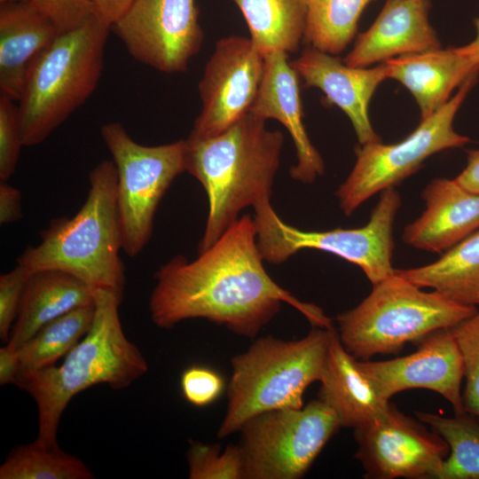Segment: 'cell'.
I'll return each instance as SVG.
<instances>
[{"label": "cell", "instance_id": "7c38bea8", "mask_svg": "<svg viewBox=\"0 0 479 479\" xmlns=\"http://www.w3.org/2000/svg\"><path fill=\"white\" fill-rule=\"evenodd\" d=\"M111 29L135 59L167 74L187 70L204 41L194 0H134Z\"/></svg>", "mask_w": 479, "mask_h": 479}, {"label": "cell", "instance_id": "3957f363", "mask_svg": "<svg viewBox=\"0 0 479 479\" xmlns=\"http://www.w3.org/2000/svg\"><path fill=\"white\" fill-rule=\"evenodd\" d=\"M122 301L110 290L94 289L92 325L61 365L19 376L15 385L36 403V442L49 446L58 444L61 416L80 392L98 384H106L114 390L123 389L148 371L145 357L122 330L119 316Z\"/></svg>", "mask_w": 479, "mask_h": 479}, {"label": "cell", "instance_id": "ac0fdd59", "mask_svg": "<svg viewBox=\"0 0 479 479\" xmlns=\"http://www.w3.org/2000/svg\"><path fill=\"white\" fill-rule=\"evenodd\" d=\"M428 0H386L380 14L343 59L353 67H368L391 59L442 48L428 20Z\"/></svg>", "mask_w": 479, "mask_h": 479}, {"label": "cell", "instance_id": "74e56055", "mask_svg": "<svg viewBox=\"0 0 479 479\" xmlns=\"http://www.w3.org/2000/svg\"><path fill=\"white\" fill-rule=\"evenodd\" d=\"M20 373L17 349L7 344L0 349V385L15 384Z\"/></svg>", "mask_w": 479, "mask_h": 479}, {"label": "cell", "instance_id": "9c48e42d", "mask_svg": "<svg viewBox=\"0 0 479 479\" xmlns=\"http://www.w3.org/2000/svg\"><path fill=\"white\" fill-rule=\"evenodd\" d=\"M100 135L116 170L122 250L135 257L152 237L162 197L175 178L186 171L187 142L180 139L161 145H143L118 122L103 124Z\"/></svg>", "mask_w": 479, "mask_h": 479}, {"label": "cell", "instance_id": "ffe728a7", "mask_svg": "<svg viewBox=\"0 0 479 479\" xmlns=\"http://www.w3.org/2000/svg\"><path fill=\"white\" fill-rule=\"evenodd\" d=\"M385 64L388 78L399 82L414 98L421 120L442 107L455 88L479 73V60L464 45L404 55Z\"/></svg>", "mask_w": 479, "mask_h": 479}, {"label": "cell", "instance_id": "83f0119b", "mask_svg": "<svg viewBox=\"0 0 479 479\" xmlns=\"http://www.w3.org/2000/svg\"><path fill=\"white\" fill-rule=\"evenodd\" d=\"M374 0H309L303 40L324 52L341 53L352 41L365 8Z\"/></svg>", "mask_w": 479, "mask_h": 479}, {"label": "cell", "instance_id": "ab89813d", "mask_svg": "<svg viewBox=\"0 0 479 479\" xmlns=\"http://www.w3.org/2000/svg\"><path fill=\"white\" fill-rule=\"evenodd\" d=\"M474 24L476 30L475 37L464 46L468 52L479 60V18L474 20Z\"/></svg>", "mask_w": 479, "mask_h": 479}, {"label": "cell", "instance_id": "4316f807", "mask_svg": "<svg viewBox=\"0 0 479 479\" xmlns=\"http://www.w3.org/2000/svg\"><path fill=\"white\" fill-rule=\"evenodd\" d=\"M415 415L450 448L436 479H479V420L467 412L452 417L427 412Z\"/></svg>", "mask_w": 479, "mask_h": 479}, {"label": "cell", "instance_id": "484cf974", "mask_svg": "<svg viewBox=\"0 0 479 479\" xmlns=\"http://www.w3.org/2000/svg\"><path fill=\"white\" fill-rule=\"evenodd\" d=\"M94 315L93 302L75 308L44 325L17 349L19 376L55 365L88 333Z\"/></svg>", "mask_w": 479, "mask_h": 479}, {"label": "cell", "instance_id": "e0dca14e", "mask_svg": "<svg viewBox=\"0 0 479 479\" xmlns=\"http://www.w3.org/2000/svg\"><path fill=\"white\" fill-rule=\"evenodd\" d=\"M249 113L265 121L277 120L289 132L296 156V163L290 169L293 179L311 184L323 175L324 161L303 123L299 75L287 53L274 51L264 56L263 76Z\"/></svg>", "mask_w": 479, "mask_h": 479}, {"label": "cell", "instance_id": "1f68e13d", "mask_svg": "<svg viewBox=\"0 0 479 479\" xmlns=\"http://www.w3.org/2000/svg\"><path fill=\"white\" fill-rule=\"evenodd\" d=\"M11 98L0 93V179L7 181L15 172L24 146L18 106Z\"/></svg>", "mask_w": 479, "mask_h": 479}, {"label": "cell", "instance_id": "4dcf8cb0", "mask_svg": "<svg viewBox=\"0 0 479 479\" xmlns=\"http://www.w3.org/2000/svg\"><path fill=\"white\" fill-rule=\"evenodd\" d=\"M451 329L464 362V411L479 420V310Z\"/></svg>", "mask_w": 479, "mask_h": 479}, {"label": "cell", "instance_id": "5b68a950", "mask_svg": "<svg viewBox=\"0 0 479 479\" xmlns=\"http://www.w3.org/2000/svg\"><path fill=\"white\" fill-rule=\"evenodd\" d=\"M110 29L94 14L34 60L17 106L24 146L43 143L96 90Z\"/></svg>", "mask_w": 479, "mask_h": 479}, {"label": "cell", "instance_id": "8d00e7d4", "mask_svg": "<svg viewBox=\"0 0 479 479\" xmlns=\"http://www.w3.org/2000/svg\"><path fill=\"white\" fill-rule=\"evenodd\" d=\"M134 0H92L94 14L112 27L130 8Z\"/></svg>", "mask_w": 479, "mask_h": 479}, {"label": "cell", "instance_id": "30bf717a", "mask_svg": "<svg viewBox=\"0 0 479 479\" xmlns=\"http://www.w3.org/2000/svg\"><path fill=\"white\" fill-rule=\"evenodd\" d=\"M479 73L469 76L458 91L442 107L428 118L404 139L384 145L381 142L360 145L357 160L335 195L346 216H350L365 200L387 188L395 187L414 174L429 156L467 144L469 137L453 128V121Z\"/></svg>", "mask_w": 479, "mask_h": 479}, {"label": "cell", "instance_id": "9a60e30c", "mask_svg": "<svg viewBox=\"0 0 479 479\" xmlns=\"http://www.w3.org/2000/svg\"><path fill=\"white\" fill-rule=\"evenodd\" d=\"M418 345V349L407 356L385 361L362 360L360 367L388 401L401 391L425 389L440 394L454 413L465 412L461 391L464 362L452 329L436 330Z\"/></svg>", "mask_w": 479, "mask_h": 479}, {"label": "cell", "instance_id": "277c9868", "mask_svg": "<svg viewBox=\"0 0 479 479\" xmlns=\"http://www.w3.org/2000/svg\"><path fill=\"white\" fill-rule=\"evenodd\" d=\"M86 200L72 217L53 219L41 241L17 260L31 272L54 270L79 279L92 289L110 290L123 298L124 265L117 207V176L113 161H102L89 174Z\"/></svg>", "mask_w": 479, "mask_h": 479}, {"label": "cell", "instance_id": "d6a6232c", "mask_svg": "<svg viewBox=\"0 0 479 479\" xmlns=\"http://www.w3.org/2000/svg\"><path fill=\"white\" fill-rule=\"evenodd\" d=\"M31 271L21 264L0 276V338L7 343Z\"/></svg>", "mask_w": 479, "mask_h": 479}, {"label": "cell", "instance_id": "5bb4252c", "mask_svg": "<svg viewBox=\"0 0 479 479\" xmlns=\"http://www.w3.org/2000/svg\"><path fill=\"white\" fill-rule=\"evenodd\" d=\"M264 72V56L250 38L219 39L199 82L201 108L189 138L215 137L247 114Z\"/></svg>", "mask_w": 479, "mask_h": 479}, {"label": "cell", "instance_id": "b9f144b4", "mask_svg": "<svg viewBox=\"0 0 479 479\" xmlns=\"http://www.w3.org/2000/svg\"><path fill=\"white\" fill-rule=\"evenodd\" d=\"M478 305H479V302H478Z\"/></svg>", "mask_w": 479, "mask_h": 479}, {"label": "cell", "instance_id": "d590c367", "mask_svg": "<svg viewBox=\"0 0 479 479\" xmlns=\"http://www.w3.org/2000/svg\"><path fill=\"white\" fill-rule=\"evenodd\" d=\"M22 217L21 194L20 191L7 184L0 183V224L16 222Z\"/></svg>", "mask_w": 479, "mask_h": 479}, {"label": "cell", "instance_id": "52a82bcc", "mask_svg": "<svg viewBox=\"0 0 479 479\" xmlns=\"http://www.w3.org/2000/svg\"><path fill=\"white\" fill-rule=\"evenodd\" d=\"M478 309L453 302L436 291L425 292L394 273L373 285L355 308L337 315L338 334L345 349L357 359L397 355L408 342L451 328Z\"/></svg>", "mask_w": 479, "mask_h": 479}, {"label": "cell", "instance_id": "7402d4cb", "mask_svg": "<svg viewBox=\"0 0 479 479\" xmlns=\"http://www.w3.org/2000/svg\"><path fill=\"white\" fill-rule=\"evenodd\" d=\"M58 34L54 24L28 1L1 4V94L20 99L32 63Z\"/></svg>", "mask_w": 479, "mask_h": 479}, {"label": "cell", "instance_id": "8fae6325", "mask_svg": "<svg viewBox=\"0 0 479 479\" xmlns=\"http://www.w3.org/2000/svg\"><path fill=\"white\" fill-rule=\"evenodd\" d=\"M340 428L335 412L318 398L251 417L239 430L246 479L302 478Z\"/></svg>", "mask_w": 479, "mask_h": 479}, {"label": "cell", "instance_id": "d4e9b609", "mask_svg": "<svg viewBox=\"0 0 479 479\" xmlns=\"http://www.w3.org/2000/svg\"><path fill=\"white\" fill-rule=\"evenodd\" d=\"M247 24L250 39L266 56L296 51L304 38L309 0H232Z\"/></svg>", "mask_w": 479, "mask_h": 479}, {"label": "cell", "instance_id": "cb8c5ba5", "mask_svg": "<svg viewBox=\"0 0 479 479\" xmlns=\"http://www.w3.org/2000/svg\"><path fill=\"white\" fill-rule=\"evenodd\" d=\"M417 287H429L460 304L479 302V229L424 266L395 269Z\"/></svg>", "mask_w": 479, "mask_h": 479}, {"label": "cell", "instance_id": "f546056e", "mask_svg": "<svg viewBox=\"0 0 479 479\" xmlns=\"http://www.w3.org/2000/svg\"><path fill=\"white\" fill-rule=\"evenodd\" d=\"M186 459L190 479H246L240 445H229L222 452L219 444L190 442Z\"/></svg>", "mask_w": 479, "mask_h": 479}, {"label": "cell", "instance_id": "4fadbf2b", "mask_svg": "<svg viewBox=\"0 0 479 479\" xmlns=\"http://www.w3.org/2000/svg\"><path fill=\"white\" fill-rule=\"evenodd\" d=\"M354 437L355 459L366 478L436 479L450 452L438 434L391 403L379 418L354 429Z\"/></svg>", "mask_w": 479, "mask_h": 479}, {"label": "cell", "instance_id": "8992f818", "mask_svg": "<svg viewBox=\"0 0 479 479\" xmlns=\"http://www.w3.org/2000/svg\"><path fill=\"white\" fill-rule=\"evenodd\" d=\"M329 330L313 326L298 340L262 337L245 352L234 356L231 360L227 409L218 437L239 431L256 414L302 407L306 389L321 379Z\"/></svg>", "mask_w": 479, "mask_h": 479}, {"label": "cell", "instance_id": "e575fe53", "mask_svg": "<svg viewBox=\"0 0 479 479\" xmlns=\"http://www.w3.org/2000/svg\"><path fill=\"white\" fill-rule=\"evenodd\" d=\"M28 2L54 24L59 33L72 30L94 15L92 0H29Z\"/></svg>", "mask_w": 479, "mask_h": 479}, {"label": "cell", "instance_id": "2e32d148", "mask_svg": "<svg viewBox=\"0 0 479 479\" xmlns=\"http://www.w3.org/2000/svg\"><path fill=\"white\" fill-rule=\"evenodd\" d=\"M290 63L306 87L319 89L331 104L345 113L360 145L381 141L372 126L369 104L378 86L388 78L385 62L373 67H353L309 46Z\"/></svg>", "mask_w": 479, "mask_h": 479}, {"label": "cell", "instance_id": "7a4b0ae2", "mask_svg": "<svg viewBox=\"0 0 479 479\" xmlns=\"http://www.w3.org/2000/svg\"><path fill=\"white\" fill-rule=\"evenodd\" d=\"M248 113L208 138H187L186 171L204 188L208 212L199 253L210 247L247 207L271 199L284 135Z\"/></svg>", "mask_w": 479, "mask_h": 479}, {"label": "cell", "instance_id": "44dd1931", "mask_svg": "<svg viewBox=\"0 0 479 479\" xmlns=\"http://www.w3.org/2000/svg\"><path fill=\"white\" fill-rule=\"evenodd\" d=\"M319 381L318 399L333 409L342 427L356 429L365 426L379 418L389 404L362 370L359 360L345 349L334 327L329 330Z\"/></svg>", "mask_w": 479, "mask_h": 479}, {"label": "cell", "instance_id": "d6986e66", "mask_svg": "<svg viewBox=\"0 0 479 479\" xmlns=\"http://www.w3.org/2000/svg\"><path fill=\"white\" fill-rule=\"evenodd\" d=\"M421 197L426 208L404 227L402 240L405 244L442 254L479 229V194L455 178H435Z\"/></svg>", "mask_w": 479, "mask_h": 479}, {"label": "cell", "instance_id": "603a6c76", "mask_svg": "<svg viewBox=\"0 0 479 479\" xmlns=\"http://www.w3.org/2000/svg\"><path fill=\"white\" fill-rule=\"evenodd\" d=\"M94 302V289L71 274L54 270L32 272L7 344L17 349L51 320Z\"/></svg>", "mask_w": 479, "mask_h": 479}, {"label": "cell", "instance_id": "f1b7e54d", "mask_svg": "<svg viewBox=\"0 0 479 479\" xmlns=\"http://www.w3.org/2000/svg\"><path fill=\"white\" fill-rule=\"evenodd\" d=\"M90 469L58 444L35 440L15 447L0 467V479H92Z\"/></svg>", "mask_w": 479, "mask_h": 479}, {"label": "cell", "instance_id": "836d02e7", "mask_svg": "<svg viewBox=\"0 0 479 479\" xmlns=\"http://www.w3.org/2000/svg\"><path fill=\"white\" fill-rule=\"evenodd\" d=\"M183 397L197 407L214 403L223 393L224 382L216 371L203 365L186 368L180 380Z\"/></svg>", "mask_w": 479, "mask_h": 479}, {"label": "cell", "instance_id": "6da1fadb", "mask_svg": "<svg viewBox=\"0 0 479 479\" xmlns=\"http://www.w3.org/2000/svg\"><path fill=\"white\" fill-rule=\"evenodd\" d=\"M263 261L254 218L243 215L196 259L188 261L178 255L158 269L149 299L152 321L169 329L186 319L205 318L254 338L285 302L312 326H334L319 307L298 300L278 285Z\"/></svg>", "mask_w": 479, "mask_h": 479}, {"label": "cell", "instance_id": "ba28073f", "mask_svg": "<svg viewBox=\"0 0 479 479\" xmlns=\"http://www.w3.org/2000/svg\"><path fill=\"white\" fill-rule=\"evenodd\" d=\"M401 206L395 187L381 192L369 222L355 229L303 231L285 223L270 200L255 206L257 246L264 261L279 264L302 249H318L358 266L375 285L394 273L393 224Z\"/></svg>", "mask_w": 479, "mask_h": 479}, {"label": "cell", "instance_id": "60d3db41", "mask_svg": "<svg viewBox=\"0 0 479 479\" xmlns=\"http://www.w3.org/2000/svg\"><path fill=\"white\" fill-rule=\"evenodd\" d=\"M16 1H29V0H0L1 4L6 3V2H16Z\"/></svg>", "mask_w": 479, "mask_h": 479}, {"label": "cell", "instance_id": "f35d334b", "mask_svg": "<svg viewBox=\"0 0 479 479\" xmlns=\"http://www.w3.org/2000/svg\"><path fill=\"white\" fill-rule=\"evenodd\" d=\"M455 179L466 189L479 194V150L467 151V165Z\"/></svg>", "mask_w": 479, "mask_h": 479}]
</instances>
